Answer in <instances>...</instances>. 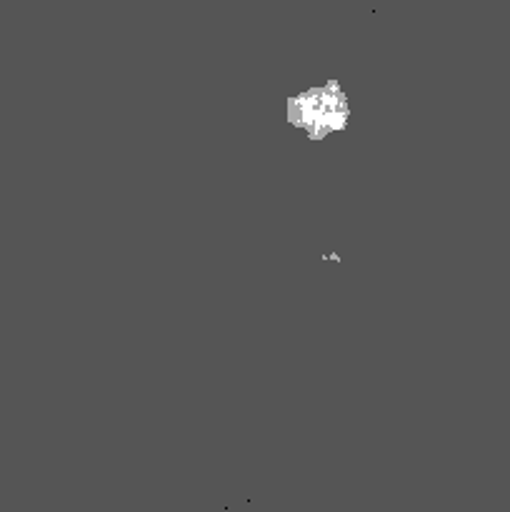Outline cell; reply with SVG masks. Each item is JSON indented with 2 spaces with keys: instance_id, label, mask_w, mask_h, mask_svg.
Masks as SVG:
<instances>
[{
  "instance_id": "1",
  "label": "cell",
  "mask_w": 510,
  "mask_h": 512,
  "mask_svg": "<svg viewBox=\"0 0 510 512\" xmlns=\"http://www.w3.org/2000/svg\"><path fill=\"white\" fill-rule=\"evenodd\" d=\"M290 123L308 130L310 138H325L333 130H343L348 125V103L340 93L338 83H328L325 88L290 98Z\"/></svg>"
}]
</instances>
